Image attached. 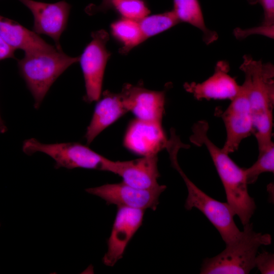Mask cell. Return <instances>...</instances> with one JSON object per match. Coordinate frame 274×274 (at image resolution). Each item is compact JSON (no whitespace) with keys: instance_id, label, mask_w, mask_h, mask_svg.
<instances>
[{"instance_id":"1","label":"cell","mask_w":274,"mask_h":274,"mask_svg":"<svg viewBox=\"0 0 274 274\" xmlns=\"http://www.w3.org/2000/svg\"><path fill=\"white\" fill-rule=\"evenodd\" d=\"M209 125L199 121L192 127L191 143L203 146L208 151L224 187L227 202L244 225L250 222L256 206L248 192L245 168L237 165L229 154L219 148L209 138Z\"/></svg>"},{"instance_id":"2","label":"cell","mask_w":274,"mask_h":274,"mask_svg":"<svg viewBox=\"0 0 274 274\" xmlns=\"http://www.w3.org/2000/svg\"><path fill=\"white\" fill-rule=\"evenodd\" d=\"M239 69L244 73V83L253 119V132L259 153L273 142V110L274 106V66L270 62L255 60L245 55Z\"/></svg>"},{"instance_id":"3","label":"cell","mask_w":274,"mask_h":274,"mask_svg":"<svg viewBox=\"0 0 274 274\" xmlns=\"http://www.w3.org/2000/svg\"><path fill=\"white\" fill-rule=\"evenodd\" d=\"M243 226V231L236 238L226 244L222 252L203 260L200 273L247 274L255 268L259 248L270 245L272 237L269 234L255 232L252 223Z\"/></svg>"},{"instance_id":"4","label":"cell","mask_w":274,"mask_h":274,"mask_svg":"<svg viewBox=\"0 0 274 274\" xmlns=\"http://www.w3.org/2000/svg\"><path fill=\"white\" fill-rule=\"evenodd\" d=\"M79 57H71L62 50L55 49L24 53L18 61L20 75L39 108L50 88L56 80Z\"/></svg>"},{"instance_id":"5","label":"cell","mask_w":274,"mask_h":274,"mask_svg":"<svg viewBox=\"0 0 274 274\" xmlns=\"http://www.w3.org/2000/svg\"><path fill=\"white\" fill-rule=\"evenodd\" d=\"M179 150L171 148L168 152L172 165L178 172L186 185L188 195L185 207L199 210L214 226L226 244L233 241L241 231L233 219L235 214L227 202H222L211 197L197 187L185 175L180 166L177 156Z\"/></svg>"},{"instance_id":"6","label":"cell","mask_w":274,"mask_h":274,"mask_svg":"<svg viewBox=\"0 0 274 274\" xmlns=\"http://www.w3.org/2000/svg\"><path fill=\"white\" fill-rule=\"evenodd\" d=\"M22 150L30 155L37 152L49 155L55 161V168H83L107 171L110 160L79 143L44 144L35 138L25 140Z\"/></svg>"},{"instance_id":"7","label":"cell","mask_w":274,"mask_h":274,"mask_svg":"<svg viewBox=\"0 0 274 274\" xmlns=\"http://www.w3.org/2000/svg\"><path fill=\"white\" fill-rule=\"evenodd\" d=\"M92 40L79 57L86 89L85 100H98L101 91L105 70L110 53L106 49L108 33L101 29L92 32Z\"/></svg>"},{"instance_id":"8","label":"cell","mask_w":274,"mask_h":274,"mask_svg":"<svg viewBox=\"0 0 274 274\" xmlns=\"http://www.w3.org/2000/svg\"><path fill=\"white\" fill-rule=\"evenodd\" d=\"M220 116L226 129V140L222 148L227 154L236 151L243 140L253 132V119L248 90L244 82L236 95Z\"/></svg>"},{"instance_id":"9","label":"cell","mask_w":274,"mask_h":274,"mask_svg":"<svg viewBox=\"0 0 274 274\" xmlns=\"http://www.w3.org/2000/svg\"><path fill=\"white\" fill-rule=\"evenodd\" d=\"M166 188L165 185H160L152 189H139L122 182L89 188L85 190L102 198L108 204L143 210L147 209L155 210L159 204V198Z\"/></svg>"},{"instance_id":"10","label":"cell","mask_w":274,"mask_h":274,"mask_svg":"<svg viewBox=\"0 0 274 274\" xmlns=\"http://www.w3.org/2000/svg\"><path fill=\"white\" fill-rule=\"evenodd\" d=\"M145 210L118 207L102 258L104 264L113 266L121 259L134 234L142 224Z\"/></svg>"},{"instance_id":"11","label":"cell","mask_w":274,"mask_h":274,"mask_svg":"<svg viewBox=\"0 0 274 274\" xmlns=\"http://www.w3.org/2000/svg\"><path fill=\"white\" fill-rule=\"evenodd\" d=\"M33 17V31L51 38L57 49L62 50L60 38L65 30L71 6L65 1L47 3L34 0H18Z\"/></svg>"},{"instance_id":"12","label":"cell","mask_w":274,"mask_h":274,"mask_svg":"<svg viewBox=\"0 0 274 274\" xmlns=\"http://www.w3.org/2000/svg\"><path fill=\"white\" fill-rule=\"evenodd\" d=\"M168 140L162 123L136 118L128 125L123 143L132 152L147 156L157 155L166 148Z\"/></svg>"},{"instance_id":"13","label":"cell","mask_w":274,"mask_h":274,"mask_svg":"<svg viewBox=\"0 0 274 274\" xmlns=\"http://www.w3.org/2000/svg\"><path fill=\"white\" fill-rule=\"evenodd\" d=\"M120 93L128 112H131L136 119L162 123L164 113V92L125 84Z\"/></svg>"},{"instance_id":"14","label":"cell","mask_w":274,"mask_h":274,"mask_svg":"<svg viewBox=\"0 0 274 274\" xmlns=\"http://www.w3.org/2000/svg\"><path fill=\"white\" fill-rule=\"evenodd\" d=\"M229 63L218 61L213 74L201 83H185L184 88L198 100L202 99L232 100L237 94L240 85L229 74Z\"/></svg>"},{"instance_id":"15","label":"cell","mask_w":274,"mask_h":274,"mask_svg":"<svg viewBox=\"0 0 274 274\" xmlns=\"http://www.w3.org/2000/svg\"><path fill=\"white\" fill-rule=\"evenodd\" d=\"M107 172L118 175L123 183L137 188L152 189L160 185L157 155L128 161L110 160Z\"/></svg>"},{"instance_id":"16","label":"cell","mask_w":274,"mask_h":274,"mask_svg":"<svg viewBox=\"0 0 274 274\" xmlns=\"http://www.w3.org/2000/svg\"><path fill=\"white\" fill-rule=\"evenodd\" d=\"M128 112L120 93L106 91L96 104L85 135L87 144H91L104 129Z\"/></svg>"},{"instance_id":"17","label":"cell","mask_w":274,"mask_h":274,"mask_svg":"<svg viewBox=\"0 0 274 274\" xmlns=\"http://www.w3.org/2000/svg\"><path fill=\"white\" fill-rule=\"evenodd\" d=\"M0 36L14 49H21L24 53L55 49L39 35L19 23L0 15Z\"/></svg>"},{"instance_id":"18","label":"cell","mask_w":274,"mask_h":274,"mask_svg":"<svg viewBox=\"0 0 274 274\" xmlns=\"http://www.w3.org/2000/svg\"><path fill=\"white\" fill-rule=\"evenodd\" d=\"M173 11L179 22H185L196 27L202 33L203 42L209 45L218 38V33L206 25L199 0H173Z\"/></svg>"},{"instance_id":"19","label":"cell","mask_w":274,"mask_h":274,"mask_svg":"<svg viewBox=\"0 0 274 274\" xmlns=\"http://www.w3.org/2000/svg\"><path fill=\"white\" fill-rule=\"evenodd\" d=\"M114 37L122 44L119 52L126 54L146 40L138 21L121 17L111 25Z\"/></svg>"},{"instance_id":"20","label":"cell","mask_w":274,"mask_h":274,"mask_svg":"<svg viewBox=\"0 0 274 274\" xmlns=\"http://www.w3.org/2000/svg\"><path fill=\"white\" fill-rule=\"evenodd\" d=\"M138 22L145 40L163 32L179 23L172 10L148 15Z\"/></svg>"},{"instance_id":"21","label":"cell","mask_w":274,"mask_h":274,"mask_svg":"<svg viewBox=\"0 0 274 274\" xmlns=\"http://www.w3.org/2000/svg\"><path fill=\"white\" fill-rule=\"evenodd\" d=\"M245 171L248 184L254 183L262 173L274 172V144L272 142L265 150L259 153L256 161Z\"/></svg>"},{"instance_id":"22","label":"cell","mask_w":274,"mask_h":274,"mask_svg":"<svg viewBox=\"0 0 274 274\" xmlns=\"http://www.w3.org/2000/svg\"><path fill=\"white\" fill-rule=\"evenodd\" d=\"M113 8L122 17L135 21L150 13V10L144 0H114Z\"/></svg>"},{"instance_id":"23","label":"cell","mask_w":274,"mask_h":274,"mask_svg":"<svg viewBox=\"0 0 274 274\" xmlns=\"http://www.w3.org/2000/svg\"><path fill=\"white\" fill-rule=\"evenodd\" d=\"M233 35L238 40L245 39L253 35H262L270 39L274 38V25L260 26L243 29L239 27L235 28L233 30Z\"/></svg>"},{"instance_id":"24","label":"cell","mask_w":274,"mask_h":274,"mask_svg":"<svg viewBox=\"0 0 274 274\" xmlns=\"http://www.w3.org/2000/svg\"><path fill=\"white\" fill-rule=\"evenodd\" d=\"M255 267L262 274L274 273V255L271 253L263 251L257 255L255 261Z\"/></svg>"},{"instance_id":"25","label":"cell","mask_w":274,"mask_h":274,"mask_svg":"<svg viewBox=\"0 0 274 274\" xmlns=\"http://www.w3.org/2000/svg\"><path fill=\"white\" fill-rule=\"evenodd\" d=\"M256 4L261 5L263 10L262 24L274 25V0H256Z\"/></svg>"},{"instance_id":"26","label":"cell","mask_w":274,"mask_h":274,"mask_svg":"<svg viewBox=\"0 0 274 274\" xmlns=\"http://www.w3.org/2000/svg\"><path fill=\"white\" fill-rule=\"evenodd\" d=\"M15 50L0 36V61L8 58H15Z\"/></svg>"},{"instance_id":"27","label":"cell","mask_w":274,"mask_h":274,"mask_svg":"<svg viewBox=\"0 0 274 274\" xmlns=\"http://www.w3.org/2000/svg\"><path fill=\"white\" fill-rule=\"evenodd\" d=\"M114 0H102L100 5L95 6L91 5L86 8L87 14L92 15L98 12H106L113 8Z\"/></svg>"},{"instance_id":"28","label":"cell","mask_w":274,"mask_h":274,"mask_svg":"<svg viewBox=\"0 0 274 274\" xmlns=\"http://www.w3.org/2000/svg\"><path fill=\"white\" fill-rule=\"evenodd\" d=\"M7 128L4 123L1 116L0 115V133H5L6 132Z\"/></svg>"},{"instance_id":"29","label":"cell","mask_w":274,"mask_h":274,"mask_svg":"<svg viewBox=\"0 0 274 274\" xmlns=\"http://www.w3.org/2000/svg\"><path fill=\"white\" fill-rule=\"evenodd\" d=\"M247 1H248V3L252 5L256 4V0H247Z\"/></svg>"},{"instance_id":"30","label":"cell","mask_w":274,"mask_h":274,"mask_svg":"<svg viewBox=\"0 0 274 274\" xmlns=\"http://www.w3.org/2000/svg\"><path fill=\"white\" fill-rule=\"evenodd\" d=\"M0 226H1V224H0Z\"/></svg>"}]
</instances>
